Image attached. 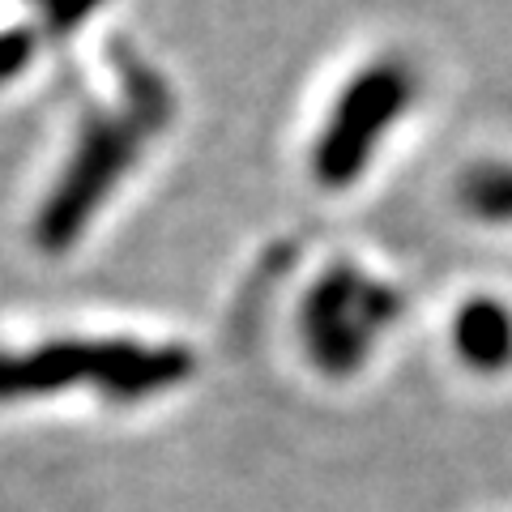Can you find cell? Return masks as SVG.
<instances>
[{
    "mask_svg": "<svg viewBox=\"0 0 512 512\" xmlns=\"http://www.w3.org/2000/svg\"><path fill=\"white\" fill-rule=\"evenodd\" d=\"M128 111L124 116H94L69 154V167L60 171L56 188L47 192L35 218V244L43 252H69L77 235L90 227V218L103 210V201L120 188V180L146 150L150 133L171 120V94L146 64H124Z\"/></svg>",
    "mask_w": 512,
    "mask_h": 512,
    "instance_id": "obj_1",
    "label": "cell"
},
{
    "mask_svg": "<svg viewBox=\"0 0 512 512\" xmlns=\"http://www.w3.org/2000/svg\"><path fill=\"white\" fill-rule=\"evenodd\" d=\"M184 346H141L128 338H52L35 350H0V402L47 397L60 389H99L111 402H146L192 376Z\"/></svg>",
    "mask_w": 512,
    "mask_h": 512,
    "instance_id": "obj_2",
    "label": "cell"
},
{
    "mask_svg": "<svg viewBox=\"0 0 512 512\" xmlns=\"http://www.w3.org/2000/svg\"><path fill=\"white\" fill-rule=\"evenodd\" d=\"M414 86H419L414 69L393 56L372 60L359 77H350L312 150V175L320 188L338 192L359 180L384 137L393 133V124L410 111Z\"/></svg>",
    "mask_w": 512,
    "mask_h": 512,
    "instance_id": "obj_3",
    "label": "cell"
},
{
    "mask_svg": "<svg viewBox=\"0 0 512 512\" xmlns=\"http://www.w3.org/2000/svg\"><path fill=\"white\" fill-rule=\"evenodd\" d=\"M397 316V295L384 282H367L359 269H329L303 303L308 350L325 372H355L372 338Z\"/></svg>",
    "mask_w": 512,
    "mask_h": 512,
    "instance_id": "obj_4",
    "label": "cell"
},
{
    "mask_svg": "<svg viewBox=\"0 0 512 512\" xmlns=\"http://www.w3.org/2000/svg\"><path fill=\"white\" fill-rule=\"evenodd\" d=\"M453 346L474 372H504L512 363V308L495 295H474L453 320Z\"/></svg>",
    "mask_w": 512,
    "mask_h": 512,
    "instance_id": "obj_5",
    "label": "cell"
},
{
    "mask_svg": "<svg viewBox=\"0 0 512 512\" xmlns=\"http://www.w3.org/2000/svg\"><path fill=\"white\" fill-rule=\"evenodd\" d=\"M457 192L470 218L491 222V227H512V163L474 167Z\"/></svg>",
    "mask_w": 512,
    "mask_h": 512,
    "instance_id": "obj_6",
    "label": "cell"
},
{
    "mask_svg": "<svg viewBox=\"0 0 512 512\" xmlns=\"http://www.w3.org/2000/svg\"><path fill=\"white\" fill-rule=\"evenodd\" d=\"M30 52H35V39H30V30H5V35H0V82H9L13 73L26 69Z\"/></svg>",
    "mask_w": 512,
    "mask_h": 512,
    "instance_id": "obj_7",
    "label": "cell"
},
{
    "mask_svg": "<svg viewBox=\"0 0 512 512\" xmlns=\"http://www.w3.org/2000/svg\"><path fill=\"white\" fill-rule=\"evenodd\" d=\"M39 5H43L47 22H52L56 30H73L77 22H86L103 0H39Z\"/></svg>",
    "mask_w": 512,
    "mask_h": 512,
    "instance_id": "obj_8",
    "label": "cell"
}]
</instances>
